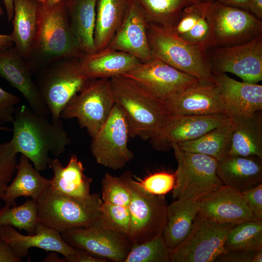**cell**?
<instances>
[{
	"label": "cell",
	"instance_id": "obj_31",
	"mask_svg": "<svg viewBox=\"0 0 262 262\" xmlns=\"http://www.w3.org/2000/svg\"><path fill=\"white\" fill-rule=\"evenodd\" d=\"M16 171V177L8 185L2 198L8 207L16 205V199L20 196L30 197L36 201L50 186L51 180L41 176L23 154H21Z\"/></svg>",
	"mask_w": 262,
	"mask_h": 262
},
{
	"label": "cell",
	"instance_id": "obj_14",
	"mask_svg": "<svg viewBox=\"0 0 262 262\" xmlns=\"http://www.w3.org/2000/svg\"><path fill=\"white\" fill-rule=\"evenodd\" d=\"M129 129L124 113L115 103L95 136L91 151L97 163L116 170L124 167L133 157L129 148Z\"/></svg>",
	"mask_w": 262,
	"mask_h": 262
},
{
	"label": "cell",
	"instance_id": "obj_33",
	"mask_svg": "<svg viewBox=\"0 0 262 262\" xmlns=\"http://www.w3.org/2000/svg\"><path fill=\"white\" fill-rule=\"evenodd\" d=\"M148 24L173 28L185 7L195 0H131Z\"/></svg>",
	"mask_w": 262,
	"mask_h": 262
},
{
	"label": "cell",
	"instance_id": "obj_17",
	"mask_svg": "<svg viewBox=\"0 0 262 262\" xmlns=\"http://www.w3.org/2000/svg\"><path fill=\"white\" fill-rule=\"evenodd\" d=\"M164 104L170 115H229L215 83L199 81Z\"/></svg>",
	"mask_w": 262,
	"mask_h": 262
},
{
	"label": "cell",
	"instance_id": "obj_45",
	"mask_svg": "<svg viewBox=\"0 0 262 262\" xmlns=\"http://www.w3.org/2000/svg\"><path fill=\"white\" fill-rule=\"evenodd\" d=\"M76 249L74 254L67 260L68 262H107L108 260L94 255L84 250Z\"/></svg>",
	"mask_w": 262,
	"mask_h": 262
},
{
	"label": "cell",
	"instance_id": "obj_51",
	"mask_svg": "<svg viewBox=\"0 0 262 262\" xmlns=\"http://www.w3.org/2000/svg\"><path fill=\"white\" fill-rule=\"evenodd\" d=\"M43 262H66V259L59 258L56 254L52 253L48 255L46 259L43 261Z\"/></svg>",
	"mask_w": 262,
	"mask_h": 262
},
{
	"label": "cell",
	"instance_id": "obj_39",
	"mask_svg": "<svg viewBox=\"0 0 262 262\" xmlns=\"http://www.w3.org/2000/svg\"><path fill=\"white\" fill-rule=\"evenodd\" d=\"M100 212L111 226L129 238L131 216L128 207L102 202Z\"/></svg>",
	"mask_w": 262,
	"mask_h": 262
},
{
	"label": "cell",
	"instance_id": "obj_54",
	"mask_svg": "<svg viewBox=\"0 0 262 262\" xmlns=\"http://www.w3.org/2000/svg\"><path fill=\"white\" fill-rule=\"evenodd\" d=\"M0 131H11L12 129L4 125L0 124Z\"/></svg>",
	"mask_w": 262,
	"mask_h": 262
},
{
	"label": "cell",
	"instance_id": "obj_36",
	"mask_svg": "<svg viewBox=\"0 0 262 262\" xmlns=\"http://www.w3.org/2000/svg\"><path fill=\"white\" fill-rule=\"evenodd\" d=\"M38 223L37 202L33 199L19 206L4 205L0 209V226H11L32 235L36 232Z\"/></svg>",
	"mask_w": 262,
	"mask_h": 262
},
{
	"label": "cell",
	"instance_id": "obj_4",
	"mask_svg": "<svg viewBox=\"0 0 262 262\" xmlns=\"http://www.w3.org/2000/svg\"><path fill=\"white\" fill-rule=\"evenodd\" d=\"M36 202L38 223L60 233L88 227L101 216L102 200L98 193L91 194L86 199H77L58 194L49 186Z\"/></svg>",
	"mask_w": 262,
	"mask_h": 262
},
{
	"label": "cell",
	"instance_id": "obj_57",
	"mask_svg": "<svg viewBox=\"0 0 262 262\" xmlns=\"http://www.w3.org/2000/svg\"><path fill=\"white\" fill-rule=\"evenodd\" d=\"M3 14V12L0 4V16H1Z\"/></svg>",
	"mask_w": 262,
	"mask_h": 262
},
{
	"label": "cell",
	"instance_id": "obj_20",
	"mask_svg": "<svg viewBox=\"0 0 262 262\" xmlns=\"http://www.w3.org/2000/svg\"><path fill=\"white\" fill-rule=\"evenodd\" d=\"M0 238L9 244L21 258L26 257L31 248L37 247L60 253L66 261L76 251L63 240L58 231L39 223L37 225L36 232L27 235L17 232L11 226H0Z\"/></svg>",
	"mask_w": 262,
	"mask_h": 262
},
{
	"label": "cell",
	"instance_id": "obj_35",
	"mask_svg": "<svg viewBox=\"0 0 262 262\" xmlns=\"http://www.w3.org/2000/svg\"><path fill=\"white\" fill-rule=\"evenodd\" d=\"M224 248L227 252L256 251L262 248V219L235 225L227 235Z\"/></svg>",
	"mask_w": 262,
	"mask_h": 262
},
{
	"label": "cell",
	"instance_id": "obj_5",
	"mask_svg": "<svg viewBox=\"0 0 262 262\" xmlns=\"http://www.w3.org/2000/svg\"><path fill=\"white\" fill-rule=\"evenodd\" d=\"M34 81L48 107L51 120L61 119V113L68 102L90 82L78 58L56 60L39 70Z\"/></svg>",
	"mask_w": 262,
	"mask_h": 262
},
{
	"label": "cell",
	"instance_id": "obj_1",
	"mask_svg": "<svg viewBox=\"0 0 262 262\" xmlns=\"http://www.w3.org/2000/svg\"><path fill=\"white\" fill-rule=\"evenodd\" d=\"M12 124L10 141L15 152L26 156L39 171L49 167V153L58 157L71 143L62 118L49 121L27 105L16 107Z\"/></svg>",
	"mask_w": 262,
	"mask_h": 262
},
{
	"label": "cell",
	"instance_id": "obj_43",
	"mask_svg": "<svg viewBox=\"0 0 262 262\" xmlns=\"http://www.w3.org/2000/svg\"><path fill=\"white\" fill-rule=\"evenodd\" d=\"M253 216L262 219V183L241 192Z\"/></svg>",
	"mask_w": 262,
	"mask_h": 262
},
{
	"label": "cell",
	"instance_id": "obj_9",
	"mask_svg": "<svg viewBox=\"0 0 262 262\" xmlns=\"http://www.w3.org/2000/svg\"><path fill=\"white\" fill-rule=\"evenodd\" d=\"M115 104L110 79L91 80L66 105L61 113L63 119H77L91 138L110 115Z\"/></svg>",
	"mask_w": 262,
	"mask_h": 262
},
{
	"label": "cell",
	"instance_id": "obj_49",
	"mask_svg": "<svg viewBox=\"0 0 262 262\" xmlns=\"http://www.w3.org/2000/svg\"><path fill=\"white\" fill-rule=\"evenodd\" d=\"M13 42L10 35L0 34V51H3L13 47Z\"/></svg>",
	"mask_w": 262,
	"mask_h": 262
},
{
	"label": "cell",
	"instance_id": "obj_55",
	"mask_svg": "<svg viewBox=\"0 0 262 262\" xmlns=\"http://www.w3.org/2000/svg\"><path fill=\"white\" fill-rule=\"evenodd\" d=\"M199 2H209L214 1L215 0H195Z\"/></svg>",
	"mask_w": 262,
	"mask_h": 262
},
{
	"label": "cell",
	"instance_id": "obj_56",
	"mask_svg": "<svg viewBox=\"0 0 262 262\" xmlns=\"http://www.w3.org/2000/svg\"><path fill=\"white\" fill-rule=\"evenodd\" d=\"M37 3L40 4H45V0H35Z\"/></svg>",
	"mask_w": 262,
	"mask_h": 262
},
{
	"label": "cell",
	"instance_id": "obj_21",
	"mask_svg": "<svg viewBox=\"0 0 262 262\" xmlns=\"http://www.w3.org/2000/svg\"><path fill=\"white\" fill-rule=\"evenodd\" d=\"M147 27L145 17L131 2L123 22L108 47L129 53L142 63L148 61L152 55Z\"/></svg>",
	"mask_w": 262,
	"mask_h": 262
},
{
	"label": "cell",
	"instance_id": "obj_16",
	"mask_svg": "<svg viewBox=\"0 0 262 262\" xmlns=\"http://www.w3.org/2000/svg\"><path fill=\"white\" fill-rule=\"evenodd\" d=\"M230 121L229 115H171L161 130L149 140L153 148L168 151L174 144L196 139Z\"/></svg>",
	"mask_w": 262,
	"mask_h": 262
},
{
	"label": "cell",
	"instance_id": "obj_25",
	"mask_svg": "<svg viewBox=\"0 0 262 262\" xmlns=\"http://www.w3.org/2000/svg\"><path fill=\"white\" fill-rule=\"evenodd\" d=\"M209 2H196L185 7L170 28L180 38L205 51L213 47Z\"/></svg>",
	"mask_w": 262,
	"mask_h": 262
},
{
	"label": "cell",
	"instance_id": "obj_28",
	"mask_svg": "<svg viewBox=\"0 0 262 262\" xmlns=\"http://www.w3.org/2000/svg\"><path fill=\"white\" fill-rule=\"evenodd\" d=\"M38 10L35 0H14L13 31L10 35L14 48L28 61L37 34Z\"/></svg>",
	"mask_w": 262,
	"mask_h": 262
},
{
	"label": "cell",
	"instance_id": "obj_3",
	"mask_svg": "<svg viewBox=\"0 0 262 262\" xmlns=\"http://www.w3.org/2000/svg\"><path fill=\"white\" fill-rule=\"evenodd\" d=\"M115 102L124 114L129 137L147 140L170 117L164 102L133 81L122 75L110 78Z\"/></svg>",
	"mask_w": 262,
	"mask_h": 262
},
{
	"label": "cell",
	"instance_id": "obj_52",
	"mask_svg": "<svg viewBox=\"0 0 262 262\" xmlns=\"http://www.w3.org/2000/svg\"><path fill=\"white\" fill-rule=\"evenodd\" d=\"M262 262V248L256 250L254 254L252 262Z\"/></svg>",
	"mask_w": 262,
	"mask_h": 262
},
{
	"label": "cell",
	"instance_id": "obj_24",
	"mask_svg": "<svg viewBox=\"0 0 262 262\" xmlns=\"http://www.w3.org/2000/svg\"><path fill=\"white\" fill-rule=\"evenodd\" d=\"M217 174L223 185L241 192L262 183V159L227 154L217 161Z\"/></svg>",
	"mask_w": 262,
	"mask_h": 262
},
{
	"label": "cell",
	"instance_id": "obj_32",
	"mask_svg": "<svg viewBox=\"0 0 262 262\" xmlns=\"http://www.w3.org/2000/svg\"><path fill=\"white\" fill-rule=\"evenodd\" d=\"M198 212L196 201L177 199L167 205L163 236L170 250L179 246L187 237Z\"/></svg>",
	"mask_w": 262,
	"mask_h": 262
},
{
	"label": "cell",
	"instance_id": "obj_26",
	"mask_svg": "<svg viewBox=\"0 0 262 262\" xmlns=\"http://www.w3.org/2000/svg\"><path fill=\"white\" fill-rule=\"evenodd\" d=\"M49 167L53 172L49 186L52 190L77 199H84L90 196L92 180L84 174L83 164L76 155H71L65 167L58 159H51Z\"/></svg>",
	"mask_w": 262,
	"mask_h": 262
},
{
	"label": "cell",
	"instance_id": "obj_2",
	"mask_svg": "<svg viewBox=\"0 0 262 262\" xmlns=\"http://www.w3.org/2000/svg\"><path fill=\"white\" fill-rule=\"evenodd\" d=\"M38 4L37 34L28 61L33 75L56 60L83 56L71 30L65 0L53 5Z\"/></svg>",
	"mask_w": 262,
	"mask_h": 262
},
{
	"label": "cell",
	"instance_id": "obj_30",
	"mask_svg": "<svg viewBox=\"0 0 262 262\" xmlns=\"http://www.w3.org/2000/svg\"><path fill=\"white\" fill-rule=\"evenodd\" d=\"M131 0H97L94 34L96 51L107 48L121 26Z\"/></svg>",
	"mask_w": 262,
	"mask_h": 262
},
{
	"label": "cell",
	"instance_id": "obj_38",
	"mask_svg": "<svg viewBox=\"0 0 262 262\" xmlns=\"http://www.w3.org/2000/svg\"><path fill=\"white\" fill-rule=\"evenodd\" d=\"M101 184V198L103 202L128 207L131 200L130 194L120 177L106 173Z\"/></svg>",
	"mask_w": 262,
	"mask_h": 262
},
{
	"label": "cell",
	"instance_id": "obj_44",
	"mask_svg": "<svg viewBox=\"0 0 262 262\" xmlns=\"http://www.w3.org/2000/svg\"><path fill=\"white\" fill-rule=\"evenodd\" d=\"M255 251H227L219 256L214 262H252Z\"/></svg>",
	"mask_w": 262,
	"mask_h": 262
},
{
	"label": "cell",
	"instance_id": "obj_27",
	"mask_svg": "<svg viewBox=\"0 0 262 262\" xmlns=\"http://www.w3.org/2000/svg\"><path fill=\"white\" fill-rule=\"evenodd\" d=\"M81 67L91 80L121 75L142 63L132 55L109 47L79 58Z\"/></svg>",
	"mask_w": 262,
	"mask_h": 262
},
{
	"label": "cell",
	"instance_id": "obj_23",
	"mask_svg": "<svg viewBox=\"0 0 262 262\" xmlns=\"http://www.w3.org/2000/svg\"><path fill=\"white\" fill-rule=\"evenodd\" d=\"M219 93L230 113H248L262 109V85L237 81L226 73L213 72Z\"/></svg>",
	"mask_w": 262,
	"mask_h": 262
},
{
	"label": "cell",
	"instance_id": "obj_46",
	"mask_svg": "<svg viewBox=\"0 0 262 262\" xmlns=\"http://www.w3.org/2000/svg\"><path fill=\"white\" fill-rule=\"evenodd\" d=\"M11 246L0 238V262H21Z\"/></svg>",
	"mask_w": 262,
	"mask_h": 262
},
{
	"label": "cell",
	"instance_id": "obj_11",
	"mask_svg": "<svg viewBox=\"0 0 262 262\" xmlns=\"http://www.w3.org/2000/svg\"><path fill=\"white\" fill-rule=\"evenodd\" d=\"M61 234L72 247L115 262H124L133 244L128 236L111 226L101 213L92 225L73 229Z\"/></svg>",
	"mask_w": 262,
	"mask_h": 262
},
{
	"label": "cell",
	"instance_id": "obj_10",
	"mask_svg": "<svg viewBox=\"0 0 262 262\" xmlns=\"http://www.w3.org/2000/svg\"><path fill=\"white\" fill-rule=\"evenodd\" d=\"M235 225L213 221L198 212L187 237L170 250V262H214L219 256L227 252L224 244Z\"/></svg>",
	"mask_w": 262,
	"mask_h": 262
},
{
	"label": "cell",
	"instance_id": "obj_53",
	"mask_svg": "<svg viewBox=\"0 0 262 262\" xmlns=\"http://www.w3.org/2000/svg\"><path fill=\"white\" fill-rule=\"evenodd\" d=\"M62 0H45V4L48 5H53L59 3Z\"/></svg>",
	"mask_w": 262,
	"mask_h": 262
},
{
	"label": "cell",
	"instance_id": "obj_37",
	"mask_svg": "<svg viewBox=\"0 0 262 262\" xmlns=\"http://www.w3.org/2000/svg\"><path fill=\"white\" fill-rule=\"evenodd\" d=\"M170 250L163 235L133 244L124 262H170Z\"/></svg>",
	"mask_w": 262,
	"mask_h": 262
},
{
	"label": "cell",
	"instance_id": "obj_19",
	"mask_svg": "<svg viewBox=\"0 0 262 262\" xmlns=\"http://www.w3.org/2000/svg\"><path fill=\"white\" fill-rule=\"evenodd\" d=\"M33 76L28 61L14 47L0 51V76L22 95L35 113L45 116L50 115Z\"/></svg>",
	"mask_w": 262,
	"mask_h": 262
},
{
	"label": "cell",
	"instance_id": "obj_50",
	"mask_svg": "<svg viewBox=\"0 0 262 262\" xmlns=\"http://www.w3.org/2000/svg\"><path fill=\"white\" fill-rule=\"evenodd\" d=\"M7 20L10 22L14 16V0H3Z\"/></svg>",
	"mask_w": 262,
	"mask_h": 262
},
{
	"label": "cell",
	"instance_id": "obj_12",
	"mask_svg": "<svg viewBox=\"0 0 262 262\" xmlns=\"http://www.w3.org/2000/svg\"><path fill=\"white\" fill-rule=\"evenodd\" d=\"M213 47L242 44L262 34V21L246 10L216 1L208 5Z\"/></svg>",
	"mask_w": 262,
	"mask_h": 262
},
{
	"label": "cell",
	"instance_id": "obj_6",
	"mask_svg": "<svg viewBox=\"0 0 262 262\" xmlns=\"http://www.w3.org/2000/svg\"><path fill=\"white\" fill-rule=\"evenodd\" d=\"M147 32L152 57L161 60L200 82L215 83L206 51L185 41L169 28L147 23Z\"/></svg>",
	"mask_w": 262,
	"mask_h": 262
},
{
	"label": "cell",
	"instance_id": "obj_48",
	"mask_svg": "<svg viewBox=\"0 0 262 262\" xmlns=\"http://www.w3.org/2000/svg\"><path fill=\"white\" fill-rule=\"evenodd\" d=\"M228 6L242 9L247 11L249 0H215Z\"/></svg>",
	"mask_w": 262,
	"mask_h": 262
},
{
	"label": "cell",
	"instance_id": "obj_40",
	"mask_svg": "<svg viewBox=\"0 0 262 262\" xmlns=\"http://www.w3.org/2000/svg\"><path fill=\"white\" fill-rule=\"evenodd\" d=\"M17 153L10 141L0 143V200L16 170Z\"/></svg>",
	"mask_w": 262,
	"mask_h": 262
},
{
	"label": "cell",
	"instance_id": "obj_18",
	"mask_svg": "<svg viewBox=\"0 0 262 262\" xmlns=\"http://www.w3.org/2000/svg\"><path fill=\"white\" fill-rule=\"evenodd\" d=\"M196 201L199 213L217 223L237 225L258 220L248 208L241 192L225 185Z\"/></svg>",
	"mask_w": 262,
	"mask_h": 262
},
{
	"label": "cell",
	"instance_id": "obj_42",
	"mask_svg": "<svg viewBox=\"0 0 262 262\" xmlns=\"http://www.w3.org/2000/svg\"><path fill=\"white\" fill-rule=\"evenodd\" d=\"M21 98L0 87V124L13 122L16 106Z\"/></svg>",
	"mask_w": 262,
	"mask_h": 262
},
{
	"label": "cell",
	"instance_id": "obj_22",
	"mask_svg": "<svg viewBox=\"0 0 262 262\" xmlns=\"http://www.w3.org/2000/svg\"><path fill=\"white\" fill-rule=\"evenodd\" d=\"M229 115L232 133L228 154L262 159V116L260 111Z\"/></svg>",
	"mask_w": 262,
	"mask_h": 262
},
{
	"label": "cell",
	"instance_id": "obj_8",
	"mask_svg": "<svg viewBox=\"0 0 262 262\" xmlns=\"http://www.w3.org/2000/svg\"><path fill=\"white\" fill-rule=\"evenodd\" d=\"M177 162L175 184L172 196L175 199L197 201L222 185L217 174V160L209 156L182 150L178 144L172 147Z\"/></svg>",
	"mask_w": 262,
	"mask_h": 262
},
{
	"label": "cell",
	"instance_id": "obj_47",
	"mask_svg": "<svg viewBox=\"0 0 262 262\" xmlns=\"http://www.w3.org/2000/svg\"><path fill=\"white\" fill-rule=\"evenodd\" d=\"M248 11L262 21V0H249Z\"/></svg>",
	"mask_w": 262,
	"mask_h": 262
},
{
	"label": "cell",
	"instance_id": "obj_7",
	"mask_svg": "<svg viewBox=\"0 0 262 262\" xmlns=\"http://www.w3.org/2000/svg\"><path fill=\"white\" fill-rule=\"evenodd\" d=\"M131 196L128 208L131 223L129 238L140 244L163 235L166 221L167 203L164 195H155L145 190L133 179L130 171L121 176Z\"/></svg>",
	"mask_w": 262,
	"mask_h": 262
},
{
	"label": "cell",
	"instance_id": "obj_34",
	"mask_svg": "<svg viewBox=\"0 0 262 262\" xmlns=\"http://www.w3.org/2000/svg\"><path fill=\"white\" fill-rule=\"evenodd\" d=\"M232 133V126L230 121L196 139L178 145L184 151L206 155L219 161L228 154Z\"/></svg>",
	"mask_w": 262,
	"mask_h": 262
},
{
	"label": "cell",
	"instance_id": "obj_41",
	"mask_svg": "<svg viewBox=\"0 0 262 262\" xmlns=\"http://www.w3.org/2000/svg\"><path fill=\"white\" fill-rule=\"evenodd\" d=\"M175 173L160 172L151 174L138 183L146 191L155 195H164L173 190L175 184Z\"/></svg>",
	"mask_w": 262,
	"mask_h": 262
},
{
	"label": "cell",
	"instance_id": "obj_15",
	"mask_svg": "<svg viewBox=\"0 0 262 262\" xmlns=\"http://www.w3.org/2000/svg\"><path fill=\"white\" fill-rule=\"evenodd\" d=\"M121 75L133 81L163 102L199 82L154 57Z\"/></svg>",
	"mask_w": 262,
	"mask_h": 262
},
{
	"label": "cell",
	"instance_id": "obj_29",
	"mask_svg": "<svg viewBox=\"0 0 262 262\" xmlns=\"http://www.w3.org/2000/svg\"><path fill=\"white\" fill-rule=\"evenodd\" d=\"M97 0H65L72 33L83 55L96 52L94 34Z\"/></svg>",
	"mask_w": 262,
	"mask_h": 262
},
{
	"label": "cell",
	"instance_id": "obj_13",
	"mask_svg": "<svg viewBox=\"0 0 262 262\" xmlns=\"http://www.w3.org/2000/svg\"><path fill=\"white\" fill-rule=\"evenodd\" d=\"M206 55L212 72L231 73L251 83L262 80V34L242 44L211 48Z\"/></svg>",
	"mask_w": 262,
	"mask_h": 262
}]
</instances>
